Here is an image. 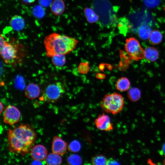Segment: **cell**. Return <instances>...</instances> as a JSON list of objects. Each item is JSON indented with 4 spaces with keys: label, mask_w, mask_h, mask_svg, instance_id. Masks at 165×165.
Listing matches in <instances>:
<instances>
[{
    "label": "cell",
    "mask_w": 165,
    "mask_h": 165,
    "mask_svg": "<svg viewBox=\"0 0 165 165\" xmlns=\"http://www.w3.org/2000/svg\"><path fill=\"white\" fill-rule=\"evenodd\" d=\"M40 90L39 86L33 83L29 84L25 89L24 93L26 96L30 99H34L38 97Z\"/></svg>",
    "instance_id": "obj_13"
},
{
    "label": "cell",
    "mask_w": 165,
    "mask_h": 165,
    "mask_svg": "<svg viewBox=\"0 0 165 165\" xmlns=\"http://www.w3.org/2000/svg\"><path fill=\"white\" fill-rule=\"evenodd\" d=\"M124 105L123 96L116 92L106 94L100 103L105 112L115 115L122 111Z\"/></svg>",
    "instance_id": "obj_4"
},
{
    "label": "cell",
    "mask_w": 165,
    "mask_h": 165,
    "mask_svg": "<svg viewBox=\"0 0 165 165\" xmlns=\"http://www.w3.org/2000/svg\"><path fill=\"white\" fill-rule=\"evenodd\" d=\"M0 49H1L5 44L7 41L5 40V39L4 36L2 35H0Z\"/></svg>",
    "instance_id": "obj_29"
},
{
    "label": "cell",
    "mask_w": 165,
    "mask_h": 165,
    "mask_svg": "<svg viewBox=\"0 0 165 165\" xmlns=\"http://www.w3.org/2000/svg\"><path fill=\"white\" fill-rule=\"evenodd\" d=\"M20 117V113L16 107L11 105L7 106L4 114V123L13 125L18 122Z\"/></svg>",
    "instance_id": "obj_8"
},
{
    "label": "cell",
    "mask_w": 165,
    "mask_h": 165,
    "mask_svg": "<svg viewBox=\"0 0 165 165\" xmlns=\"http://www.w3.org/2000/svg\"><path fill=\"white\" fill-rule=\"evenodd\" d=\"M94 123L96 127L101 130L108 131L113 129L109 117L104 113L98 115Z\"/></svg>",
    "instance_id": "obj_9"
},
{
    "label": "cell",
    "mask_w": 165,
    "mask_h": 165,
    "mask_svg": "<svg viewBox=\"0 0 165 165\" xmlns=\"http://www.w3.org/2000/svg\"><path fill=\"white\" fill-rule=\"evenodd\" d=\"M67 162L69 165H78L81 164L82 161L81 157L79 155L73 154L68 157Z\"/></svg>",
    "instance_id": "obj_25"
},
{
    "label": "cell",
    "mask_w": 165,
    "mask_h": 165,
    "mask_svg": "<svg viewBox=\"0 0 165 165\" xmlns=\"http://www.w3.org/2000/svg\"><path fill=\"white\" fill-rule=\"evenodd\" d=\"M130 85V82L128 79L123 77L118 79L116 83V87L119 91L123 92L128 90Z\"/></svg>",
    "instance_id": "obj_18"
},
{
    "label": "cell",
    "mask_w": 165,
    "mask_h": 165,
    "mask_svg": "<svg viewBox=\"0 0 165 165\" xmlns=\"http://www.w3.org/2000/svg\"><path fill=\"white\" fill-rule=\"evenodd\" d=\"M81 148V145L79 142L77 140L72 141L69 145L68 148L72 152H79Z\"/></svg>",
    "instance_id": "obj_26"
},
{
    "label": "cell",
    "mask_w": 165,
    "mask_h": 165,
    "mask_svg": "<svg viewBox=\"0 0 165 165\" xmlns=\"http://www.w3.org/2000/svg\"><path fill=\"white\" fill-rule=\"evenodd\" d=\"M84 12L85 16L89 23H94L99 20L98 16L93 9L86 8L84 9Z\"/></svg>",
    "instance_id": "obj_17"
},
{
    "label": "cell",
    "mask_w": 165,
    "mask_h": 165,
    "mask_svg": "<svg viewBox=\"0 0 165 165\" xmlns=\"http://www.w3.org/2000/svg\"><path fill=\"white\" fill-rule=\"evenodd\" d=\"M78 43L74 38L56 32L46 36L44 39L46 56L51 58L57 54L69 53L75 48Z\"/></svg>",
    "instance_id": "obj_2"
},
{
    "label": "cell",
    "mask_w": 165,
    "mask_h": 165,
    "mask_svg": "<svg viewBox=\"0 0 165 165\" xmlns=\"http://www.w3.org/2000/svg\"><path fill=\"white\" fill-rule=\"evenodd\" d=\"M161 152L162 154L165 156V143L162 146Z\"/></svg>",
    "instance_id": "obj_32"
},
{
    "label": "cell",
    "mask_w": 165,
    "mask_h": 165,
    "mask_svg": "<svg viewBox=\"0 0 165 165\" xmlns=\"http://www.w3.org/2000/svg\"><path fill=\"white\" fill-rule=\"evenodd\" d=\"M0 53L3 60L6 64H15L19 58L17 46L7 41L0 49Z\"/></svg>",
    "instance_id": "obj_7"
},
{
    "label": "cell",
    "mask_w": 165,
    "mask_h": 165,
    "mask_svg": "<svg viewBox=\"0 0 165 165\" xmlns=\"http://www.w3.org/2000/svg\"><path fill=\"white\" fill-rule=\"evenodd\" d=\"M105 75L101 73H98L96 75V77L98 79H102L105 78Z\"/></svg>",
    "instance_id": "obj_30"
},
{
    "label": "cell",
    "mask_w": 165,
    "mask_h": 165,
    "mask_svg": "<svg viewBox=\"0 0 165 165\" xmlns=\"http://www.w3.org/2000/svg\"><path fill=\"white\" fill-rule=\"evenodd\" d=\"M3 104L1 103V102H0V114H1L3 110Z\"/></svg>",
    "instance_id": "obj_33"
},
{
    "label": "cell",
    "mask_w": 165,
    "mask_h": 165,
    "mask_svg": "<svg viewBox=\"0 0 165 165\" xmlns=\"http://www.w3.org/2000/svg\"><path fill=\"white\" fill-rule=\"evenodd\" d=\"M152 31V28L148 25L144 24L140 26L138 31L139 37L144 41L148 39Z\"/></svg>",
    "instance_id": "obj_16"
},
{
    "label": "cell",
    "mask_w": 165,
    "mask_h": 165,
    "mask_svg": "<svg viewBox=\"0 0 165 165\" xmlns=\"http://www.w3.org/2000/svg\"><path fill=\"white\" fill-rule=\"evenodd\" d=\"M45 163L47 165H60L62 162V159L60 155L50 153L47 156Z\"/></svg>",
    "instance_id": "obj_19"
},
{
    "label": "cell",
    "mask_w": 165,
    "mask_h": 165,
    "mask_svg": "<svg viewBox=\"0 0 165 165\" xmlns=\"http://www.w3.org/2000/svg\"><path fill=\"white\" fill-rule=\"evenodd\" d=\"M35 0H23L24 2L27 3H31L35 1Z\"/></svg>",
    "instance_id": "obj_34"
},
{
    "label": "cell",
    "mask_w": 165,
    "mask_h": 165,
    "mask_svg": "<svg viewBox=\"0 0 165 165\" xmlns=\"http://www.w3.org/2000/svg\"><path fill=\"white\" fill-rule=\"evenodd\" d=\"M9 24L12 28L16 31L22 30L25 26L24 19L21 16L18 15L13 16L10 20Z\"/></svg>",
    "instance_id": "obj_14"
},
{
    "label": "cell",
    "mask_w": 165,
    "mask_h": 165,
    "mask_svg": "<svg viewBox=\"0 0 165 165\" xmlns=\"http://www.w3.org/2000/svg\"><path fill=\"white\" fill-rule=\"evenodd\" d=\"M9 151L24 156L28 153L35 142L36 134L28 124H21L8 131Z\"/></svg>",
    "instance_id": "obj_1"
},
{
    "label": "cell",
    "mask_w": 165,
    "mask_h": 165,
    "mask_svg": "<svg viewBox=\"0 0 165 165\" xmlns=\"http://www.w3.org/2000/svg\"><path fill=\"white\" fill-rule=\"evenodd\" d=\"M127 95L128 98L130 101L134 102H136L140 98L141 91L138 88L133 87L128 90Z\"/></svg>",
    "instance_id": "obj_23"
},
{
    "label": "cell",
    "mask_w": 165,
    "mask_h": 165,
    "mask_svg": "<svg viewBox=\"0 0 165 165\" xmlns=\"http://www.w3.org/2000/svg\"><path fill=\"white\" fill-rule=\"evenodd\" d=\"M163 164L165 165V159L163 161Z\"/></svg>",
    "instance_id": "obj_35"
},
{
    "label": "cell",
    "mask_w": 165,
    "mask_h": 165,
    "mask_svg": "<svg viewBox=\"0 0 165 165\" xmlns=\"http://www.w3.org/2000/svg\"><path fill=\"white\" fill-rule=\"evenodd\" d=\"M47 152V150L44 146L38 145L33 147L31 154L32 158L34 160L42 161L46 158Z\"/></svg>",
    "instance_id": "obj_11"
},
{
    "label": "cell",
    "mask_w": 165,
    "mask_h": 165,
    "mask_svg": "<svg viewBox=\"0 0 165 165\" xmlns=\"http://www.w3.org/2000/svg\"><path fill=\"white\" fill-rule=\"evenodd\" d=\"M125 49L127 54L133 60L138 61L145 58L144 50L139 41L134 37L126 40Z\"/></svg>",
    "instance_id": "obj_6"
},
{
    "label": "cell",
    "mask_w": 165,
    "mask_h": 165,
    "mask_svg": "<svg viewBox=\"0 0 165 165\" xmlns=\"http://www.w3.org/2000/svg\"><path fill=\"white\" fill-rule=\"evenodd\" d=\"M51 58L52 63L56 67H61L66 63V58L64 54H57L53 56Z\"/></svg>",
    "instance_id": "obj_22"
},
{
    "label": "cell",
    "mask_w": 165,
    "mask_h": 165,
    "mask_svg": "<svg viewBox=\"0 0 165 165\" xmlns=\"http://www.w3.org/2000/svg\"><path fill=\"white\" fill-rule=\"evenodd\" d=\"M32 163L31 164L33 165H40L42 164L41 161L38 160H34L33 161Z\"/></svg>",
    "instance_id": "obj_31"
},
{
    "label": "cell",
    "mask_w": 165,
    "mask_h": 165,
    "mask_svg": "<svg viewBox=\"0 0 165 165\" xmlns=\"http://www.w3.org/2000/svg\"><path fill=\"white\" fill-rule=\"evenodd\" d=\"M65 8V4L63 1L56 0L52 3L51 9L54 13L56 15H60L63 12Z\"/></svg>",
    "instance_id": "obj_21"
},
{
    "label": "cell",
    "mask_w": 165,
    "mask_h": 165,
    "mask_svg": "<svg viewBox=\"0 0 165 165\" xmlns=\"http://www.w3.org/2000/svg\"><path fill=\"white\" fill-rule=\"evenodd\" d=\"M107 159L105 156L101 154L96 155L93 157L91 159V162L93 165H106Z\"/></svg>",
    "instance_id": "obj_24"
},
{
    "label": "cell",
    "mask_w": 165,
    "mask_h": 165,
    "mask_svg": "<svg viewBox=\"0 0 165 165\" xmlns=\"http://www.w3.org/2000/svg\"><path fill=\"white\" fill-rule=\"evenodd\" d=\"M163 10L164 11L165 13V6H164V7H163Z\"/></svg>",
    "instance_id": "obj_36"
},
{
    "label": "cell",
    "mask_w": 165,
    "mask_h": 165,
    "mask_svg": "<svg viewBox=\"0 0 165 165\" xmlns=\"http://www.w3.org/2000/svg\"><path fill=\"white\" fill-rule=\"evenodd\" d=\"M65 91L64 87L61 82L51 83L46 88L40 100L47 102H55L61 97Z\"/></svg>",
    "instance_id": "obj_5"
},
{
    "label": "cell",
    "mask_w": 165,
    "mask_h": 165,
    "mask_svg": "<svg viewBox=\"0 0 165 165\" xmlns=\"http://www.w3.org/2000/svg\"><path fill=\"white\" fill-rule=\"evenodd\" d=\"M92 6L99 17L100 23L103 26L109 27L116 24L118 19L111 4L107 0H94Z\"/></svg>",
    "instance_id": "obj_3"
},
{
    "label": "cell",
    "mask_w": 165,
    "mask_h": 165,
    "mask_svg": "<svg viewBox=\"0 0 165 165\" xmlns=\"http://www.w3.org/2000/svg\"><path fill=\"white\" fill-rule=\"evenodd\" d=\"M78 70L82 74L87 73L89 70L88 64L86 63H81L78 67Z\"/></svg>",
    "instance_id": "obj_27"
},
{
    "label": "cell",
    "mask_w": 165,
    "mask_h": 165,
    "mask_svg": "<svg viewBox=\"0 0 165 165\" xmlns=\"http://www.w3.org/2000/svg\"><path fill=\"white\" fill-rule=\"evenodd\" d=\"M119 164L118 162L112 158H110L107 160L106 165Z\"/></svg>",
    "instance_id": "obj_28"
},
{
    "label": "cell",
    "mask_w": 165,
    "mask_h": 165,
    "mask_svg": "<svg viewBox=\"0 0 165 165\" xmlns=\"http://www.w3.org/2000/svg\"><path fill=\"white\" fill-rule=\"evenodd\" d=\"M116 24L119 33L124 35H126L132 28L131 22L125 17H121L118 19Z\"/></svg>",
    "instance_id": "obj_12"
},
{
    "label": "cell",
    "mask_w": 165,
    "mask_h": 165,
    "mask_svg": "<svg viewBox=\"0 0 165 165\" xmlns=\"http://www.w3.org/2000/svg\"><path fill=\"white\" fill-rule=\"evenodd\" d=\"M67 148V143L61 138L58 136L54 137L52 146L53 152L63 155L65 153Z\"/></svg>",
    "instance_id": "obj_10"
},
{
    "label": "cell",
    "mask_w": 165,
    "mask_h": 165,
    "mask_svg": "<svg viewBox=\"0 0 165 165\" xmlns=\"http://www.w3.org/2000/svg\"><path fill=\"white\" fill-rule=\"evenodd\" d=\"M163 39V35L161 33L157 30L152 31L148 38L149 43L152 45L159 44Z\"/></svg>",
    "instance_id": "obj_20"
},
{
    "label": "cell",
    "mask_w": 165,
    "mask_h": 165,
    "mask_svg": "<svg viewBox=\"0 0 165 165\" xmlns=\"http://www.w3.org/2000/svg\"><path fill=\"white\" fill-rule=\"evenodd\" d=\"M145 58L148 61L153 62L156 61L159 56L158 50L153 46H149L144 50Z\"/></svg>",
    "instance_id": "obj_15"
}]
</instances>
